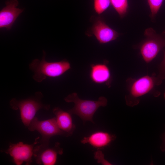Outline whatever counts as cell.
Segmentation results:
<instances>
[{
    "label": "cell",
    "mask_w": 165,
    "mask_h": 165,
    "mask_svg": "<svg viewBox=\"0 0 165 165\" xmlns=\"http://www.w3.org/2000/svg\"><path fill=\"white\" fill-rule=\"evenodd\" d=\"M94 158L97 160V163L103 165H111L105 159L104 155L100 150H98L94 153Z\"/></svg>",
    "instance_id": "e0dca14e"
},
{
    "label": "cell",
    "mask_w": 165,
    "mask_h": 165,
    "mask_svg": "<svg viewBox=\"0 0 165 165\" xmlns=\"http://www.w3.org/2000/svg\"><path fill=\"white\" fill-rule=\"evenodd\" d=\"M164 98L165 99V92L164 94Z\"/></svg>",
    "instance_id": "ffe728a7"
},
{
    "label": "cell",
    "mask_w": 165,
    "mask_h": 165,
    "mask_svg": "<svg viewBox=\"0 0 165 165\" xmlns=\"http://www.w3.org/2000/svg\"><path fill=\"white\" fill-rule=\"evenodd\" d=\"M33 152L36 163L44 165L55 164L58 155L62 154L63 152L58 142L56 143L53 147H50L49 144L40 143L34 147Z\"/></svg>",
    "instance_id": "ba28073f"
},
{
    "label": "cell",
    "mask_w": 165,
    "mask_h": 165,
    "mask_svg": "<svg viewBox=\"0 0 165 165\" xmlns=\"http://www.w3.org/2000/svg\"><path fill=\"white\" fill-rule=\"evenodd\" d=\"M163 34L165 35V31H164Z\"/></svg>",
    "instance_id": "44dd1931"
},
{
    "label": "cell",
    "mask_w": 165,
    "mask_h": 165,
    "mask_svg": "<svg viewBox=\"0 0 165 165\" xmlns=\"http://www.w3.org/2000/svg\"><path fill=\"white\" fill-rule=\"evenodd\" d=\"M5 4L6 6L0 12V28L9 30L23 9L17 8V0H8Z\"/></svg>",
    "instance_id": "9c48e42d"
},
{
    "label": "cell",
    "mask_w": 165,
    "mask_h": 165,
    "mask_svg": "<svg viewBox=\"0 0 165 165\" xmlns=\"http://www.w3.org/2000/svg\"><path fill=\"white\" fill-rule=\"evenodd\" d=\"M38 138H36L31 144H25L21 141L11 144L8 149L2 150L1 151L11 156L13 162L16 165H21L24 162L25 163L26 165H30L32 162L34 146L38 143L37 141Z\"/></svg>",
    "instance_id": "52a82bcc"
},
{
    "label": "cell",
    "mask_w": 165,
    "mask_h": 165,
    "mask_svg": "<svg viewBox=\"0 0 165 165\" xmlns=\"http://www.w3.org/2000/svg\"><path fill=\"white\" fill-rule=\"evenodd\" d=\"M91 31L99 42L101 44L113 41L119 35L118 32L110 27L100 19H97L95 21Z\"/></svg>",
    "instance_id": "30bf717a"
},
{
    "label": "cell",
    "mask_w": 165,
    "mask_h": 165,
    "mask_svg": "<svg viewBox=\"0 0 165 165\" xmlns=\"http://www.w3.org/2000/svg\"><path fill=\"white\" fill-rule=\"evenodd\" d=\"M43 97L41 92H37L33 97L20 100L13 98L10 101L9 105L13 109L19 110L22 122L26 127H28L39 110L50 109L49 105L42 102Z\"/></svg>",
    "instance_id": "7a4b0ae2"
},
{
    "label": "cell",
    "mask_w": 165,
    "mask_h": 165,
    "mask_svg": "<svg viewBox=\"0 0 165 165\" xmlns=\"http://www.w3.org/2000/svg\"><path fill=\"white\" fill-rule=\"evenodd\" d=\"M147 38L140 47V52L144 61L148 63L157 56L165 46V38L157 34L152 28L145 31Z\"/></svg>",
    "instance_id": "277c9868"
},
{
    "label": "cell",
    "mask_w": 165,
    "mask_h": 165,
    "mask_svg": "<svg viewBox=\"0 0 165 165\" xmlns=\"http://www.w3.org/2000/svg\"><path fill=\"white\" fill-rule=\"evenodd\" d=\"M115 138L114 135L106 132L98 131L84 137L81 142L83 144H88L94 148L100 149L108 145Z\"/></svg>",
    "instance_id": "8fae6325"
},
{
    "label": "cell",
    "mask_w": 165,
    "mask_h": 165,
    "mask_svg": "<svg viewBox=\"0 0 165 165\" xmlns=\"http://www.w3.org/2000/svg\"><path fill=\"white\" fill-rule=\"evenodd\" d=\"M28 128L30 131L36 130L40 133L42 137L40 143L49 144L50 138L53 136H68L59 127L55 117L42 121L35 117Z\"/></svg>",
    "instance_id": "5b68a950"
},
{
    "label": "cell",
    "mask_w": 165,
    "mask_h": 165,
    "mask_svg": "<svg viewBox=\"0 0 165 165\" xmlns=\"http://www.w3.org/2000/svg\"><path fill=\"white\" fill-rule=\"evenodd\" d=\"M89 75L91 81L97 84L108 85L111 79L109 68L104 63L91 64Z\"/></svg>",
    "instance_id": "7c38bea8"
},
{
    "label": "cell",
    "mask_w": 165,
    "mask_h": 165,
    "mask_svg": "<svg viewBox=\"0 0 165 165\" xmlns=\"http://www.w3.org/2000/svg\"><path fill=\"white\" fill-rule=\"evenodd\" d=\"M164 0H147L151 12V16L154 18L157 13Z\"/></svg>",
    "instance_id": "2e32d148"
},
{
    "label": "cell",
    "mask_w": 165,
    "mask_h": 165,
    "mask_svg": "<svg viewBox=\"0 0 165 165\" xmlns=\"http://www.w3.org/2000/svg\"><path fill=\"white\" fill-rule=\"evenodd\" d=\"M110 3V0H94V10L97 13L100 15L107 9Z\"/></svg>",
    "instance_id": "9a60e30c"
},
{
    "label": "cell",
    "mask_w": 165,
    "mask_h": 165,
    "mask_svg": "<svg viewBox=\"0 0 165 165\" xmlns=\"http://www.w3.org/2000/svg\"><path fill=\"white\" fill-rule=\"evenodd\" d=\"M163 142L160 146V148L163 152L165 151V132L163 136Z\"/></svg>",
    "instance_id": "d6986e66"
},
{
    "label": "cell",
    "mask_w": 165,
    "mask_h": 165,
    "mask_svg": "<svg viewBox=\"0 0 165 165\" xmlns=\"http://www.w3.org/2000/svg\"><path fill=\"white\" fill-rule=\"evenodd\" d=\"M157 77L161 82L165 78V52L163 59L160 66L159 75Z\"/></svg>",
    "instance_id": "ac0fdd59"
},
{
    "label": "cell",
    "mask_w": 165,
    "mask_h": 165,
    "mask_svg": "<svg viewBox=\"0 0 165 165\" xmlns=\"http://www.w3.org/2000/svg\"><path fill=\"white\" fill-rule=\"evenodd\" d=\"M64 100L68 103H74L73 107L68 111L79 116L84 123L90 121L94 123L93 118L94 113L100 107H105L107 103V100L104 97H100L96 101L83 100L79 98L76 93L68 95Z\"/></svg>",
    "instance_id": "3957f363"
},
{
    "label": "cell",
    "mask_w": 165,
    "mask_h": 165,
    "mask_svg": "<svg viewBox=\"0 0 165 165\" xmlns=\"http://www.w3.org/2000/svg\"><path fill=\"white\" fill-rule=\"evenodd\" d=\"M46 52L43 50L42 60L35 59L29 64V68L34 73L33 78L37 82H41L47 77H59L71 68L70 64L68 61L64 59L49 62L46 61Z\"/></svg>",
    "instance_id": "6da1fadb"
},
{
    "label": "cell",
    "mask_w": 165,
    "mask_h": 165,
    "mask_svg": "<svg viewBox=\"0 0 165 165\" xmlns=\"http://www.w3.org/2000/svg\"><path fill=\"white\" fill-rule=\"evenodd\" d=\"M113 7L121 17L126 13L128 9L127 0H110Z\"/></svg>",
    "instance_id": "5bb4252c"
},
{
    "label": "cell",
    "mask_w": 165,
    "mask_h": 165,
    "mask_svg": "<svg viewBox=\"0 0 165 165\" xmlns=\"http://www.w3.org/2000/svg\"><path fill=\"white\" fill-rule=\"evenodd\" d=\"M53 112L55 116L57 123L60 128L68 136L72 134L75 128L71 114L59 107H55Z\"/></svg>",
    "instance_id": "4fadbf2b"
},
{
    "label": "cell",
    "mask_w": 165,
    "mask_h": 165,
    "mask_svg": "<svg viewBox=\"0 0 165 165\" xmlns=\"http://www.w3.org/2000/svg\"><path fill=\"white\" fill-rule=\"evenodd\" d=\"M161 82L157 77L148 75L142 76L135 80L131 85L130 95L126 99L127 103L130 106L138 103L137 98L149 92L155 85H159Z\"/></svg>",
    "instance_id": "8992f818"
}]
</instances>
